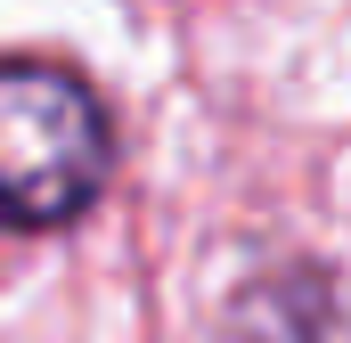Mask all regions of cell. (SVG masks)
Segmentation results:
<instances>
[{
    "label": "cell",
    "mask_w": 351,
    "mask_h": 343,
    "mask_svg": "<svg viewBox=\"0 0 351 343\" xmlns=\"http://www.w3.org/2000/svg\"><path fill=\"white\" fill-rule=\"evenodd\" d=\"M114 172V115L82 66L8 49L0 58V221L25 237L74 229Z\"/></svg>",
    "instance_id": "6da1fadb"
},
{
    "label": "cell",
    "mask_w": 351,
    "mask_h": 343,
    "mask_svg": "<svg viewBox=\"0 0 351 343\" xmlns=\"http://www.w3.org/2000/svg\"><path fill=\"white\" fill-rule=\"evenodd\" d=\"M343 303L319 261H286L229 303V343H335Z\"/></svg>",
    "instance_id": "7a4b0ae2"
}]
</instances>
